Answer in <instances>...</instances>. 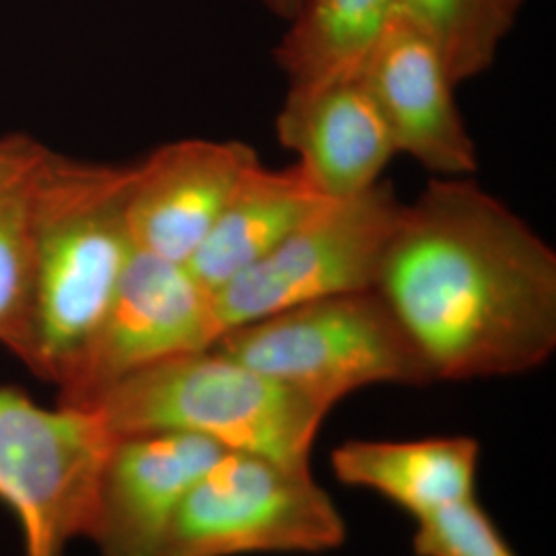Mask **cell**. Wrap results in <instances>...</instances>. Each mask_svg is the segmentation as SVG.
I'll return each mask as SVG.
<instances>
[{"label":"cell","instance_id":"obj_1","mask_svg":"<svg viewBox=\"0 0 556 556\" xmlns=\"http://www.w3.org/2000/svg\"><path fill=\"white\" fill-rule=\"evenodd\" d=\"M376 291L435 381L521 376L555 353V248L472 179L404 202Z\"/></svg>","mask_w":556,"mask_h":556},{"label":"cell","instance_id":"obj_2","mask_svg":"<svg viewBox=\"0 0 556 556\" xmlns=\"http://www.w3.org/2000/svg\"><path fill=\"white\" fill-rule=\"evenodd\" d=\"M132 165L46 151L31 179L34 361L59 386L103 318L135 243L126 223Z\"/></svg>","mask_w":556,"mask_h":556},{"label":"cell","instance_id":"obj_3","mask_svg":"<svg viewBox=\"0 0 556 556\" xmlns=\"http://www.w3.org/2000/svg\"><path fill=\"white\" fill-rule=\"evenodd\" d=\"M112 438L194 433L227 452L309 468L326 410L215 346L165 358L110 386L87 406Z\"/></svg>","mask_w":556,"mask_h":556},{"label":"cell","instance_id":"obj_4","mask_svg":"<svg viewBox=\"0 0 556 556\" xmlns=\"http://www.w3.org/2000/svg\"><path fill=\"white\" fill-rule=\"evenodd\" d=\"M213 346L326 410L369 386L435 381L415 340L376 289L318 299L243 324Z\"/></svg>","mask_w":556,"mask_h":556},{"label":"cell","instance_id":"obj_5","mask_svg":"<svg viewBox=\"0 0 556 556\" xmlns=\"http://www.w3.org/2000/svg\"><path fill=\"white\" fill-rule=\"evenodd\" d=\"M344 540V517L309 468L227 452L181 501L161 556L328 553Z\"/></svg>","mask_w":556,"mask_h":556},{"label":"cell","instance_id":"obj_6","mask_svg":"<svg viewBox=\"0 0 556 556\" xmlns=\"http://www.w3.org/2000/svg\"><path fill=\"white\" fill-rule=\"evenodd\" d=\"M114 439L89 408H46L0 388V503L21 526L25 555L62 556L89 538Z\"/></svg>","mask_w":556,"mask_h":556},{"label":"cell","instance_id":"obj_7","mask_svg":"<svg viewBox=\"0 0 556 556\" xmlns=\"http://www.w3.org/2000/svg\"><path fill=\"white\" fill-rule=\"evenodd\" d=\"M402 208L388 181L328 200L270 254L213 291L219 337L303 303L376 289Z\"/></svg>","mask_w":556,"mask_h":556},{"label":"cell","instance_id":"obj_8","mask_svg":"<svg viewBox=\"0 0 556 556\" xmlns=\"http://www.w3.org/2000/svg\"><path fill=\"white\" fill-rule=\"evenodd\" d=\"M213 293L186 264L135 252L96 332L59 383L60 404L87 406L110 386L217 342Z\"/></svg>","mask_w":556,"mask_h":556},{"label":"cell","instance_id":"obj_9","mask_svg":"<svg viewBox=\"0 0 556 556\" xmlns=\"http://www.w3.org/2000/svg\"><path fill=\"white\" fill-rule=\"evenodd\" d=\"M357 75L378 103L397 153L435 178L477 174V144L457 108V85L415 23L397 11L358 64Z\"/></svg>","mask_w":556,"mask_h":556},{"label":"cell","instance_id":"obj_10","mask_svg":"<svg viewBox=\"0 0 556 556\" xmlns=\"http://www.w3.org/2000/svg\"><path fill=\"white\" fill-rule=\"evenodd\" d=\"M256 161L241 140L184 139L132 165L126 223L135 250L188 266Z\"/></svg>","mask_w":556,"mask_h":556},{"label":"cell","instance_id":"obj_11","mask_svg":"<svg viewBox=\"0 0 556 556\" xmlns=\"http://www.w3.org/2000/svg\"><path fill=\"white\" fill-rule=\"evenodd\" d=\"M227 450L194 433L116 438L101 468L89 540L101 556H161L179 505Z\"/></svg>","mask_w":556,"mask_h":556},{"label":"cell","instance_id":"obj_12","mask_svg":"<svg viewBox=\"0 0 556 556\" xmlns=\"http://www.w3.org/2000/svg\"><path fill=\"white\" fill-rule=\"evenodd\" d=\"M277 137L330 200L369 190L397 155L378 103L357 73L289 85Z\"/></svg>","mask_w":556,"mask_h":556},{"label":"cell","instance_id":"obj_13","mask_svg":"<svg viewBox=\"0 0 556 556\" xmlns=\"http://www.w3.org/2000/svg\"><path fill=\"white\" fill-rule=\"evenodd\" d=\"M326 199L299 167L268 169L256 161L243 172L188 270L211 293L270 254Z\"/></svg>","mask_w":556,"mask_h":556},{"label":"cell","instance_id":"obj_14","mask_svg":"<svg viewBox=\"0 0 556 556\" xmlns=\"http://www.w3.org/2000/svg\"><path fill=\"white\" fill-rule=\"evenodd\" d=\"M478 459L472 438L353 439L330 457L340 482L374 491L415 519L475 497Z\"/></svg>","mask_w":556,"mask_h":556},{"label":"cell","instance_id":"obj_15","mask_svg":"<svg viewBox=\"0 0 556 556\" xmlns=\"http://www.w3.org/2000/svg\"><path fill=\"white\" fill-rule=\"evenodd\" d=\"M400 0H303L275 60L289 85L357 73Z\"/></svg>","mask_w":556,"mask_h":556},{"label":"cell","instance_id":"obj_16","mask_svg":"<svg viewBox=\"0 0 556 556\" xmlns=\"http://www.w3.org/2000/svg\"><path fill=\"white\" fill-rule=\"evenodd\" d=\"M526 0H400L397 11L438 48L456 85L482 77Z\"/></svg>","mask_w":556,"mask_h":556},{"label":"cell","instance_id":"obj_17","mask_svg":"<svg viewBox=\"0 0 556 556\" xmlns=\"http://www.w3.org/2000/svg\"><path fill=\"white\" fill-rule=\"evenodd\" d=\"M41 157L0 178V344L27 367L34 361L31 179Z\"/></svg>","mask_w":556,"mask_h":556},{"label":"cell","instance_id":"obj_18","mask_svg":"<svg viewBox=\"0 0 556 556\" xmlns=\"http://www.w3.org/2000/svg\"><path fill=\"white\" fill-rule=\"evenodd\" d=\"M413 551L417 556H516L475 497L418 517Z\"/></svg>","mask_w":556,"mask_h":556},{"label":"cell","instance_id":"obj_19","mask_svg":"<svg viewBox=\"0 0 556 556\" xmlns=\"http://www.w3.org/2000/svg\"><path fill=\"white\" fill-rule=\"evenodd\" d=\"M46 147L27 137L0 139V178L15 176L31 167L43 155Z\"/></svg>","mask_w":556,"mask_h":556},{"label":"cell","instance_id":"obj_20","mask_svg":"<svg viewBox=\"0 0 556 556\" xmlns=\"http://www.w3.org/2000/svg\"><path fill=\"white\" fill-rule=\"evenodd\" d=\"M270 13H275L280 20L289 21L298 13L299 4L303 0H260Z\"/></svg>","mask_w":556,"mask_h":556}]
</instances>
